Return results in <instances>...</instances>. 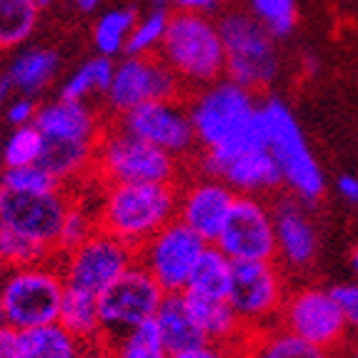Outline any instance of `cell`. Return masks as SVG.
<instances>
[{
	"label": "cell",
	"instance_id": "6da1fadb",
	"mask_svg": "<svg viewBox=\"0 0 358 358\" xmlns=\"http://www.w3.org/2000/svg\"><path fill=\"white\" fill-rule=\"evenodd\" d=\"M198 143L215 158H231L243 150L268 148L261 106H256L253 90L221 78L198 88L188 101Z\"/></svg>",
	"mask_w": 358,
	"mask_h": 358
},
{
	"label": "cell",
	"instance_id": "7a4b0ae2",
	"mask_svg": "<svg viewBox=\"0 0 358 358\" xmlns=\"http://www.w3.org/2000/svg\"><path fill=\"white\" fill-rule=\"evenodd\" d=\"M178 218L176 183H118L106 185L98 206V226L123 243L141 248L148 238Z\"/></svg>",
	"mask_w": 358,
	"mask_h": 358
},
{
	"label": "cell",
	"instance_id": "3957f363",
	"mask_svg": "<svg viewBox=\"0 0 358 358\" xmlns=\"http://www.w3.org/2000/svg\"><path fill=\"white\" fill-rule=\"evenodd\" d=\"M158 55L180 78V83L203 88L226 76V45L218 23L206 13L176 10L168 20Z\"/></svg>",
	"mask_w": 358,
	"mask_h": 358
},
{
	"label": "cell",
	"instance_id": "277c9868",
	"mask_svg": "<svg viewBox=\"0 0 358 358\" xmlns=\"http://www.w3.org/2000/svg\"><path fill=\"white\" fill-rule=\"evenodd\" d=\"M66 281L50 261L8 268L0 278V318L15 331L48 326L60 318Z\"/></svg>",
	"mask_w": 358,
	"mask_h": 358
},
{
	"label": "cell",
	"instance_id": "5b68a950",
	"mask_svg": "<svg viewBox=\"0 0 358 358\" xmlns=\"http://www.w3.org/2000/svg\"><path fill=\"white\" fill-rule=\"evenodd\" d=\"M93 176L103 185L176 183L178 158L128 133L123 126L103 128L93 158Z\"/></svg>",
	"mask_w": 358,
	"mask_h": 358
},
{
	"label": "cell",
	"instance_id": "8992f818",
	"mask_svg": "<svg viewBox=\"0 0 358 358\" xmlns=\"http://www.w3.org/2000/svg\"><path fill=\"white\" fill-rule=\"evenodd\" d=\"M226 45V78L248 90L266 88L278 76V53L266 25L245 10H228L218 18Z\"/></svg>",
	"mask_w": 358,
	"mask_h": 358
},
{
	"label": "cell",
	"instance_id": "52a82bcc",
	"mask_svg": "<svg viewBox=\"0 0 358 358\" xmlns=\"http://www.w3.org/2000/svg\"><path fill=\"white\" fill-rule=\"evenodd\" d=\"M261 113L268 136V150L281 168L283 180L303 201H316L323 193V173L306 145L299 120L293 118L288 106L278 98H268L263 103Z\"/></svg>",
	"mask_w": 358,
	"mask_h": 358
},
{
	"label": "cell",
	"instance_id": "ba28073f",
	"mask_svg": "<svg viewBox=\"0 0 358 358\" xmlns=\"http://www.w3.org/2000/svg\"><path fill=\"white\" fill-rule=\"evenodd\" d=\"M60 275L66 288L101 296L113 281H118L131 266L138 263V251L133 245L115 238L113 233L98 228L85 243L63 253Z\"/></svg>",
	"mask_w": 358,
	"mask_h": 358
},
{
	"label": "cell",
	"instance_id": "9c48e42d",
	"mask_svg": "<svg viewBox=\"0 0 358 358\" xmlns=\"http://www.w3.org/2000/svg\"><path fill=\"white\" fill-rule=\"evenodd\" d=\"M163 299H166V291L158 286L153 275L141 263L131 266L118 281H113L98 296L103 336L113 341L143 326L145 321H153Z\"/></svg>",
	"mask_w": 358,
	"mask_h": 358
},
{
	"label": "cell",
	"instance_id": "30bf717a",
	"mask_svg": "<svg viewBox=\"0 0 358 358\" xmlns=\"http://www.w3.org/2000/svg\"><path fill=\"white\" fill-rule=\"evenodd\" d=\"M226 301L248 331H261L278 321L286 301L281 271L273 261L233 263L231 286Z\"/></svg>",
	"mask_w": 358,
	"mask_h": 358
},
{
	"label": "cell",
	"instance_id": "8fae6325",
	"mask_svg": "<svg viewBox=\"0 0 358 358\" xmlns=\"http://www.w3.org/2000/svg\"><path fill=\"white\" fill-rule=\"evenodd\" d=\"M208 245L203 236L176 218L138 248V263L166 293H180L185 291L198 258Z\"/></svg>",
	"mask_w": 358,
	"mask_h": 358
},
{
	"label": "cell",
	"instance_id": "7c38bea8",
	"mask_svg": "<svg viewBox=\"0 0 358 358\" xmlns=\"http://www.w3.org/2000/svg\"><path fill=\"white\" fill-rule=\"evenodd\" d=\"M233 263L273 261L278 253L273 210L258 196H236L215 243Z\"/></svg>",
	"mask_w": 358,
	"mask_h": 358
},
{
	"label": "cell",
	"instance_id": "4fadbf2b",
	"mask_svg": "<svg viewBox=\"0 0 358 358\" xmlns=\"http://www.w3.org/2000/svg\"><path fill=\"white\" fill-rule=\"evenodd\" d=\"M180 78L161 55H128L115 66L106 101L113 113L123 115L143 103L180 98Z\"/></svg>",
	"mask_w": 358,
	"mask_h": 358
},
{
	"label": "cell",
	"instance_id": "5bb4252c",
	"mask_svg": "<svg viewBox=\"0 0 358 358\" xmlns=\"http://www.w3.org/2000/svg\"><path fill=\"white\" fill-rule=\"evenodd\" d=\"M278 326L291 334L310 341L321 348H336L346 338V316L331 291L323 288H301L286 296L278 316Z\"/></svg>",
	"mask_w": 358,
	"mask_h": 358
},
{
	"label": "cell",
	"instance_id": "9a60e30c",
	"mask_svg": "<svg viewBox=\"0 0 358 358\" xmlns=\"http://www.w3.org/2000/svg\"><path fill=\"white\" fill-rule=\"evenodd\" d=\"M73 196L63 188L45 193H13L6 191L0 201V221L18 231L25 238L36 241L55 253L63 218L68 213Z\"/></svg>",
	"mask_w": 358,
	"mask_h": 358
},
{
	"label": "cell",
	"instance_id": "2e32d148",
	"mask_svg": "<svg viewBox=\"0 0 358 358\" xmlns=\"http://www.w3.org/2000/svg\"><path fill=\"white\" fill-rule=\"evenodd\" d=\"M120 126L171 155H185L198 145L188 106L173 101H150L120 115Z\"/></svg>",
	"mask_w": 358,
	"mask_h": 358
},
{
	"label": "cell",
	"instance_id": "e0dca14e",
	"mask_svg": "<svg viewBox=\"0 0 358 358\" xmlns=\"http://www.w3.org/2000/svg\"><path fill=\"white\" fill-rule=\"evenodd\" d=\"M201 171L203 176L231 185L238 196H261V193L275 191L283 180L281 168L268 148L243 150L231 158H215L210 153H203Z\"/></svg>",
	"mask_w": 358,
	"mask_h": 358
},
{
	"label": "cell",
	"instance_id": "ac0fdd59",
	"mask_svg": "<svg viewBox=\"0 0 358 358\" xmlns=\"http://www.w3.org/2000/svg\"><path fill=\"white\" fill-rule=\"evenodd\" d=\"M236 196L238 193L223 180L203 176L178 191V221L203 236L208 243H215Z\"/></svg>",
	"mask_w": 358,
	"mask_h": 358
},
{
	"label": "cell",
	"instance_id": "d6986e66",
	"mask_svg": "<svg viewBox=\"0 0 358 358\" xmlns=\"http://www.w3.org/2000/svg\"><path fill=\"white\" fill-rule=\"evenodd\" d=\"M36 126L45 141H60V143L96 145L103 133L96 110L85 101H68V98H58L38 108Z\"/></svg>",
	"mask_w": 358,
	"mask_h": 358
},
{
	"label": "cell",
	"instance_id": "ffe728a7",
	"mask_svg": "<svg viewBox=\"0 0 358 358\" xmlns=\"http://www.w3.org/2000/svg\"><path fill=\"white\" fill-rule=\"evenodd\" d=\"M278 253L293 268H306L316 256V231L310 226L306 210L293 198H283L273 206Z\"/></svg>",
	"mask_w": 358,
	"mask_h": 358
},
{
	"label": "cell",
	"instance_id": "44dd1931",
	"mask_svg": "<svg viewBox=\"0 0 358 358\" xmlns=\"http://www.w3.org/2000/svg\"><path fill=\"white\" fill-rule=\"evenodd\" d=\"M155 326L161 331V338L166 343L168 353L188 351V348L208 343V338H206L203 329L198 326L191 303H188L183 291L166 293L161 308L155 313Z\"/></svg>",
	"mask_w": 358,
	"mask_h": 358
},
{
	"label": "cell",
	"instance_id": "7402d4cb",
	"mask_svg": "<svg viewBox=\"0 0 358 358\" xmlns=\"http://www.w3.org/2000/svg\"><path fill=\"white\" fill-rule=\"evenodd\" d=\"M185 299L191 303L193 316H196L198 326L203 329L208 343H221V346L241 353V348L253 331H248L241 323V318L236 316V310L231 308L226 299H198V296H188V293H185Z\"/></svg>",
	"mask_w": 358,
	"mask_h": 358
},
{
	"label": "cell",
	"instance_id": "603a6c76",
	"mask_svg": "<svg viewBox=\"0 0 358 358\" xmlns=\"http://www.w3.org/2000/svg\"><path fill=\"white\" fill-rule=\"evenodd\" d=\"M238 356L245 358H334L329 348H321L283 326L253 331Z\"/></svg>",
	"mask_w": 358,
	"mask_h": 358
},
{
	"label": "cell",
	"instance_id": "cb8c5ba5",
	"mask_svg": "<svg viewBox=\"0 0 358 358\" xmlns=\"http://www.w3.org/2000/svg\"><path fill=\"white\" fill-rule=\"evenodd\" d=\"M83 346L85 341L58 321L18 334V358H83Z\"/></svg>",
	"mask_w": 358,
	"mask_h": 358
},
{
	"label": "cell",
	"instance_id": "d4e9b609",
	"mask_svg": "<svg viewBox=\"0 0 358 358\" xmlns=\"http://www.w3.org/2000/svg\"><path fill=\"white\" fill-rule=\"evenodd\" d=\"M58 66H60V58L55 50L28 48L10 60L8 76H10L13 85H15V90H18L20 96L36 98L38 93H43V90L53 83Z\"/></svg>",
	"mask_w": 358,
	"mask_h": 358
},
{
	"label": "cell",
	"instance_id": "484cf974",
	"mask_svg": "<svg viewBox=\"0 0 358 358\" xmlns=\"http://www.w3.org/2000/svg\"><path fill=\"white\" fill-rule=\"evenodd\" d=\"M231 275L233 261L218 245L210 243L203 251V256L198 258L196 268H193L183 293L198 296V299H226L228 286H231Z\"/></svg>",
	"mask_w": 358,
	"mask_h": 358
},
{
	"label": "cell",
	"instance_id": "4316f807",
	"mask_svg": "<svg viewBox=\"0 0 358 358\" xmlns=\"http://www.w3.org/2000/svg\"><path fill=\"white\" fill-rule=\"evenodd\" d=\"M98 145V143H96ZM96 145L90 143H60V141H45L41 155V166H45L58 178V183H71L78 176L93 171Z\"/></svg>",
	"mask_w": 358,
	"mask_h": 358
},
{
	"label": "cell",
	"instance_id": "83f0119b",
	"mask_svg": "<svg viewBox=\"0 0 358 358\" xmlns=\"http://www.w3.org/2000/svg\"><path fill=\"white\" fill-rule=\"evenodd\" d=\"M58 323H63L73 336H78L85 343H93L96 338H101L103 331L101 313H98V296L66 288Z\"/></svg>",
	"mask_w": 358,
	"mask_h": 358
},
{
	"label": "cell",
	"instance_id": "f1b7e54d",
	"mask_svg": "<svg viewBox=\"0 0 358 358\" xmlns=\"http://www.w3.org/2000/svg\"><path fill=\"white\" fill-rule=\"evenodd\" d=\"M38 0H0V53L23 45L38 28Z\"/></svg>",
	"mask_w": 358,
	"mask_h": 358
},
{
	"label": "cell",
	"instance_id": "f546056e",
	"mask_svg": "<svg viewBox=\"0 0 358 358\" xmlns=\"http://www.w3.org/2000/svg\"><path fill=\"white\" fill-rule=\"evenodd\" d=\"M113 73H115L113 58H106V55L88 58L63 83L60 98H68V101H88L96 93H108V88L113 83Z\"/></svg>",
	"mask_w": 358,
	"mask_h": 358
},
{
	"label": "cell",
	"instance_id": "4dcf8cb0",
	"mask_svg": "<svg viewBox=\"0 0 358 358\" xmlns=\"http://www.w3.org/2000/svg\"><path fill=\"white\" fill-rule=\"evenodd\" d=\"M136 23L138 15L133 8H115V10L103 13L93 28V45H96L98 55L115 58L118 53H126L128 38H131Z\"/></svg>",
	"mask_w": 358,
	"mask_h": 358
},
{
	"label": "cell",
	"instance_id": "1f68e13d",
	"mask_svg": "<svg viewBox=\"0 0 358 358\" xmlns=\"http://www.w3.org/2000/svg\"><path fill=\"white\" fill-rule=\"evenodd\" d=\"M166 343L161 338V331L153 321H145L143 326L108 341V356L106 358H168Z\"/></svg>",
	"mask_w": 358,
	"mask_h": 358
},
{
	"label": "cell",
	"instance_id": "d6a6232c",
	"mask_svg": "<svg viewBox=\"0 0 358 358\" xmlns=\"http://www.w3.org/2000/svg\"><path fill=\"white\" fill-rule=\"evenodd\" d=\"M55 253L36 241L25 238L18 231L0 221V266L3 268H18V266H30V263L50 261Z\"/></svg>",
	"mask_w": 358,
	"mask_h": 358
},
{
	"label": "cell",
	"instance_id": "836d02e7",
	"mask_svg": "<svg viewBox=\"0 0 358 358\" xmlns=\"http://www.w3.org/2000/svg\"><path fill=\"white\" fill-rule=\"evenodd\" d=\"M43 148H45V138L38 131L36 123H30V126L13 128V133L3 143L0 158H3V166L6 168L30 166V163H41Z\"/></svg>",
	"mask_w": 358,
	"mask_h": 358
},
{
	"label": "cell",
	"instance_id": "e575fe53",
	"mask_svg": "<svg viewBox=\"0 0 358 358\" xmlns=\"http://www.w3.org/2000/svg\"><path fill=\"white\" fill-rule=\"evenodd\" d=\"M98 228H101L98 226V213H93L88 206L73 198L71 206H68L66 218H63V228H60L55 253L63 256V253L73 251L76 245L85 243V241H88Z\"/></svg>",
	"mask_w": 358,
	"mask_h": 358
},
{
	"label": "cell",
	"instance_id": "d590c367",
	"mask_svg": "<svg viewBox=\"0 0 358 358\" xmlns=\"http://www.w3.org/2000/svg\"><path fill=\"white\" fill-rule=\"evenodd\" d=\"M168 20H171L168 8H153L145 18H141L133 25L126 53L128 55H153L155 50L161 48L163 38H166Z\"/></svg>",
	"mask_w": 358,
	"mask_h": 358
},
{
	"label": "cell",
	"instance_id": "8d00e7d4",
	"mask_svg": "<svg viewBox=\"0 0 358 358\" xmlns=\"http://www.w3.org/2000/svg\"><path fill=\"white\" fill-rule=\"evenodd\" d=\"M0 180L6 185V191L13 193H45V191H55V188H63L58 183V178L45 166H41V163L6 168Z\"/></svg>",
	"mask_w": 358,
	"mask_h": 358
},
{
	"label": "cell",
	"instance_id": "74e56055",
	"mask_svg": "<svg viewBox=\"0 0 358 358\" xmlns=\"http://www.w3.org/2000/svg\"><path fill=\"white\" fill-rule=\"evenodd\" d=\"M251 13L273 38H286L296 28V0H248Z\"/></svg>",
	"mask_w": 358,
	"mask_h": 358
},
{
	"label": "cell",
	"instance_id": "f35d334b",
	"mask_svg": "<svg viewBox=\"0 0 358 358\" xmlns=\"http://www.w3.org/2000/svg\"><path fill=\"white\" fill-rule=\"evenodd\" d=\"M36 115H38V103L33 101L30 96H18V98H13V101L8 103L6 118H8V123H10L13 128L36 123Z\"/></svg>",
	"mask_w": 358,
	"mask_h": 358
},
{
	"label": "cell",
	"instance_id": "ab89813d",
	"mask_svg": "<svg viewBox=\"0 0 358 358\" xmlns=\"http://www.w3.org/2000/svg\"><path fill=\"white\" fill-rule=\"evenodd\" d=\"M331 293H334V299L338 301L346 321L358 326V286H336Z\"/></svg>",
	"mask_w": 358,
	"mask_h": 358
},
{
	"label": "cell",
	"instance_id": "60d3db41",
	"mask_svg": "<svg viewBox=\"0 0 358 358\" xmlns=\"http://www.w3.org/2000/svg\"><path fill=\"white\" fill-rule=\"evenodd\" d=\"M168 358H238V351L221 346V343H203V346L188 348V351L171 353Z\"/></svg>",
	"mask_w": 358,
	"mask_h": 358
},
{
	"label": "cell",
	"instance_id": "b9f144b4",
	"mask_svg": "<svg viewBox=\"0 0 358 358\" xmlns=\"http://www.w3.org/2000/svg\"><path fill=\"white\" fill-rule=\"evenodd\" d=\"M18 334L20 331L0 321V358H18Z\"/></svg>",
	"mask_w": 358,
	"mask_h": 358
},
{
	"label": "cell",
	"instance_id": "7bdbcfd3",
	"mask_svg": "<svg viewBox=\"0 0 358 358\" xmlns=\"http://www.w3.org/2000/svg\"><path fill=\"white\" fill-rule=\"evenodd\" d=\"M176 10H188V13H210L218 0H173Z\"/></svg>",
	"mask_w": 358,
	"mask_h": 358
},
{
	"label": "cell",
	"instance_id": "ee69618b",
	"mask_svg": "<svg viewBox=\"0 0 358 358\" xmlns=\"http://www.w3.org/2000/svg\"><path fill=\"white\" fill-rule=\"evenodd\" d=\"M338 191L346 201L358 203V178H353V176H343V178L338 180Z\"/></svg>",
	"mask_w": 358,
	"mask_h": 358
},
{
	"label": "cell",
	"instance_id": "f6af8a7d",
	"mask_svg": "<svg viewBox=\"0 0 358 358\" xmlns=\"http://www.w3.org/2000/svg\"><path fill=\"white\" fill-rule=\"evenodd\" d=\"M18 90H15V85H13V80H10V76H0V106L3 103H10L13 101V96H15Z\"/></svg>",
	"mask_w": 358,
	"mask_h": 358
},
{
	"label": "cell",
	"instance_id": "bcb514c9",
	"mask_svg": "<svg viewBox=\"0 0 358 358\" xmlns=\"http://www.w3.org/2000/svg\"><path fill=\"white\" fill-rule=\"evenodd\" d=\"M103 0H73V6L78 8L80 13H93L98 10V6H101Z\"/></svg>",
	"mask_w": 358,
	"mask_h": 358
},
{
	"label": "cell",
	"instance_id": "7dc6e473",
	"mask_svg": "<svg viewBox=\"0 0 358 358\" xmlns=\"http://www.w3.org/2000/svg\"><path fill=\"white\" fill-rule=\"evenodd\" d=\"M153 6L155 8H168V6H173V0H153Z\"/></svg>",
	"mask_w": 358,
	"mask_h": 358
},
{
	"label": "cell",
	"instance_id": "c3c4849f",
	"mask_svg": "<svg viewBox=\"0 0 358 358\" xmlns=\"http://www.w3.org/2000/svg\"><path fill=\"white\" fill-rule=\"evenodd\" d=\"M351 263H353V268L358 271V248H356V251H353V256H351Z\"/></svg>",
	"mask_w": 358,
	"mask_h": 358
},
{
	"label": "cell",
	"instance_id": "681fc988",
	"mask_svg": "<svg viewBox=\"0 0 358 358\" xmlns=\"http://www.w3.org/2000/svg\"><path fill=\"white\" fill-rule=\"evenodd\" d=\"M3 196H6V185H3V180H0V201H3Z\"/></svg>",
	"mask_w": 358,
	"mask_h": 358
},
{
	"label": "cell",
	"instance_id": "f907efd6",
	"mask_svg": "<svg viewBox=\"0 0 358 358\" xmlns=\"http://www.w3.org/2000/svg\"><path fill=\"white\" fill-rule=\"evenodd\" d=\"M50 3H53V0H38V6H41V8L43 6H50Z\"/></svg>",
	"mask_w": 358,
	"mask_h": 358
},
{
	"label": "cell",
	"instance_id": "816d5d0a",
	"mask_svg": "<svg viewBox=\"0 0 358 358\" xmlns=\"http://www.w3.org/2000/svg\"><path fill=\"white\" fill-rule=\"evenodd\" d=\"M3 273H6V268H3V266H0V278H3Z\"/></svg>",
	"mask_w": 358,
	"mask_h": 358
},
{
	"label": "cell",
	"instance_id": "f5cc1de1",
	"mask_svg": "<svg viewBox=\"0 0 358 358\" xmlns=\"http://www.w3.org/2000/svg\"><path fill=\"white\" fill-rule=\"evenodd\" d=\"M238 358H245V356H238Z\"/></svg>",
	"mask_w": 358,
	"mask_h": 358
},
{
	"label": "cell",
	"instance_id": "db71d44e",
	"mask_svg": "<svg viewBox=\"0 0 358 358\" xmlns=\"http://www.w3.org/2000/svg\"><path fill=\"white\" fill-rule=\"evenodd\" d=\"M0 321H3V318H0Z\"/></svg>",
	"mask_w": 358,
	"mask_h": 358
},
{
	"label": "cell",
	"instance_id": "11a10c76",
	"mask_svg": "<svg viewBox=\"0 0 358 358\" xmlns=\"http://www.w3.org/2000/svg\"><path fill=\"white\" fill-rule=\"evenodd\" d=\"M0 150H3V148H0Z\"/></svg>",
	"mask_w": 358,
	"mask_h": 358
}]
</instances>
